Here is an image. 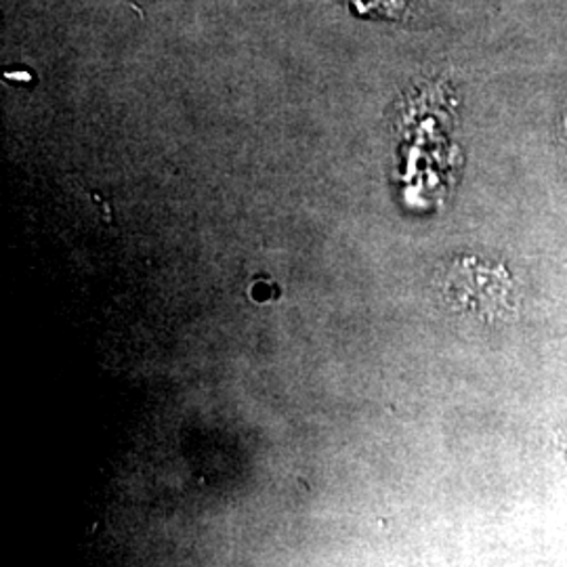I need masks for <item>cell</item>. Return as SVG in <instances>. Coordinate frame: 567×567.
I'll use <instances>...</instances> for the list:
<instances>
[{
  "label": "cell",
  "instance_id": "6da1fadb",
  "mask_svg": "<svg viewBox=\"0 0 567 567\" xmlns=\"http://www.w3.org/2000/svg\"><path fill=\"white\" fill-rule=\"evenodd\" d=\"M347 2L362 18L383 16V18L398 20L405 9L404 0H347Z\"/></svg>",
  "mask_w": 567,
  "mask_h": 567
}]
</instances>
